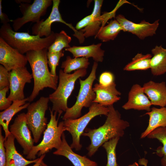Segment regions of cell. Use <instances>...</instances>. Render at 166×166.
<instances>
[{
    "label": "cell",
    "mask_w": 166,
    "mask_h": 166,
    "mask_svg": "<svg viewBox=\"0 0 166 166\" xmlns=\"http://www.w3.org/2000/svg\"><path fill=\"white\" fill-rule=\"evenodd\" d=\"M109 112L104 124L97 128H86L82 135L89 137L91 144L87 148L88 155L91 156L105 142L124 134V130L129 126L128 122L121 118V114L113 105L108 106Z\"/></svg>",
    "instance_id": "6da1fadb"
},
{
    "label": "cell",
    "mask_w": 166,
    "mask_h": 166,
    "mask_svg": "<svg viewBox=\"0 0 166 166\" xmlns=\"http://www.w3.org/2000/svg\"><path fill=\"white\" fill-rule=\"evenodd\" d=\"M47 50L48 49L45 48L31 51L26 53L34 80L33 91L28 97L29 102L33 101L44 88L48 87L55 90L57 87L59 77L53 76L49 70Z\"/></svg>",
    "instance_id": "7a4b0ae2"
},
{
    "label": "cell",
    "mask_w": 166,
    "mask_h": 166,
    "mask_svg": "<svg viewBox=\"0 0 166 166\" xmlns=\"http://www.w3.org/2000/svg\"><path fill=\"white\" fill-rule=\"evenodd\" d=\"M0 37L9 45L23 54L32 50L48 49L55 40V33L52 31L49 37L41 38L27 32L15 31L8 23L1 26Z\"/></svg>",
    "instance_id": "3957f363"
},
{
    "label": "cell",
    "mask_w": 166,
    "mask_h": 166,
    "mask_svg": "<svg viewBox=\"0 0 166 166\" xmlns=\"http://www.w3.org/2000/svg\"><path fill=\"white\" fill-rule=\"evenodd\" d=\"M86 74L85 69L77 70L71 74L65 73L62 70H60L58 86L49 97L52 104L51 110L53 112H55L58 113V118L68 108L67 101L74 89L76 81L80 77L85 76Z\"/></svg>",
    "instance_id": "277c9868"
},
{
    "label": "cell",
    "mask_w": 166,
    "mask_h": 166,
    "mask_svg": "<svg viewBox=\"0 0 166 166\" xmlns=\"http://www.w3.org/2000/svg\"><path fill=\"white\" fill-rule=\"evenodd\" d=\"M49 110L50 119L43 132V139L40 143L34 146L27 155L26 158L28 160H35L36 159V155L40 157L53 148L58 149L61 145L62 136L66 131L64 121L60 122L58 124L59 118L56 119L57 113L55 112L53 113L50 108Z\"/></svg>",
    "instance_id": "5b68a950"
},
{
    "label": "cell",
    "mask_w": 166,
    "mask_h": 166,
    "mask_svg": "<svg viewBox=\"0 0 166 166\" xmlns=\"http://www.w3.org/2000/svg\"><path fill=\"white\" fill-rule=\"evenodd\" d=\"M97 62H94L91 71L89 76L85 80L79 78L80 88L75 104L71 107L68 108L62 119H75L80 117L81 111L84 107L89 108L93 103L96 97L93 89L94 81L96 79V72Z\"/></svg>",
    "instance_id": "8992f818"
},
{
    "label": "cell",
    "mask_w": 166,
    "mask_h": 166,
    "mask_svg": "<svg viewBox=\"0 0 166 166\" xmlns=\"http://www.w3.org/2000/svg\"><path fill=\"white\" fill-rule=\"evenodd\" d=\"M109 110L108 107L93 103L89 108V112L81 117L75 119H67L64 121L66 131H68L72 137V143L70 146L76 151L81 149L82 147L80 143V138L86 126L91 120L96 116H107Z\"/></svg>",
    "instance_id": "52a82bcc"
},
{
    "label": "cell",
    "mask_w": 166,
    "mask_h": 166,
    "mask_svg": "<svg viewBox=\"0 0 166 166\" xmlns=\"http://www.w3.org/2000/svg\"><path fill=\"white\" fill-rule=\"evenodd\" d=\"M49 101V97H42L36 102L30 104L27 108L26 116L27 124L35 143L39 141L47 128V119L45 115Z\"/></svg>",
    "instance_id": "ba28073f"
},
{
    "label": "cell",
    "mask_w": 166,
    "mask_h": 166,
    "mask_svg": "<svg viewBox=\"0 0 166 166\" xmlns=\"http://www.w3.org/2000/svg\"><path fill=\"white\" fill-rule=\"evenodd\" d=\"M52 2L51 0H34L32 4H20L19 7L22 16L11 20L14 30L17 31L28 22L36 23L40 21L41 18L46 14L48 8Z\"/></svg>",
    "instance_id": "9c48e42d"
},
{
    "label": "cell",
    "mask_w": 166,
    "mask_h": 166,
    "mask_svg": "<svg viewBox=\"0 0 166 166\" xmlns=\"http://www.w3.org/2000/svg\"><path fill=\"white\" fill-rule=\"evenodd\" d=\"M53 6L51 12L49 17L45 20L41 19L35 23L32 27V34L33 35H38L42 38L49 36L52 33L51 25L55 22L62 23L69 27L74 32L73 36L78 40L81 39L83 35L79 31L77 30L71 24L68 23L62 18L59 10V6L60 2V0H53Z\"/></svg>",
    "instance_id": "30bf717a"
},
{
    "label": "cell",
    "mask_w": 166,
    "mask_h": 166,
    "mask_svg": "<svg viewBox=\"0 0 166 166\" xmlns=\"http://www.w3.org/2000/svg\"><path fill=\"white\" fill-rule=\"evenodd\" d=\"M9 130L23 148V154L28 155L34 146V142L27 124L25 113L17 115Z\"/></svg>",
    "instance_id": "8fae6325"
},
{
    "label": "cell",
    "mask_w": 166,
    "mask_h": 166,
    "mask_svg": "<svg viewBox=\"0 0 166 166\" xmlns=\"http://www.w3.org/2000/svg\"><path fill=\"white\" fill-rule=\"evenodd\" d=\"M33 78L32 74L26 66L12 70L9 72L10 93L7 97L12 101L24 99V89L26 83H30Z\"/></svg>",
    "instance_id": "7c38bea8"
},
{
    "label": "cell",
    "mask_w": 166,
    "mask_h": 166,
    "mask_svg": "<svg viewBox=\"0 0 166 166\" xmlns=\"http://www.w3.org/2000/svg\"><path fill=\"white\" fill-rule=\"evenodd\" d=\"M115 19L121 26L123 31L131 33L141 39L155 34L159 25V20H156L152 23L144 20L140 23H134L127 19L121 14L117 16Z\"/></svg>",
    "instance_id": "4fadbf2b"
},
{
    "label": "cell",
    "mask_w": 166,
    "mask_h": 166,
    "mask_svg": "<svg viewBox=\"0 0 166 166\" xmlns=\"http://www.w3.org/2000/svg\"><path fill=\"white\" fill-rule=\"evenodd\" d=\"M28 61L26 55L9 45L0 37V63L8 71L25 67Z\"/></svg>",
    "instance_id": "5bb4252c"
},
{
    "label": "cell",
    "mask_w": 166,
    "mask_h": 166,
    "mask_svg": "<svg viewBox=\"0 0 166 166\" xmlns=\"http://www.w3.org/2000/svg\"><path fill=\"white\" fill-rule=\"evenodd\" d=\"M103 0H94V6L91 14L92 19L89 24L79 31L83 34L85 38L97 35L101 27L105 26L109 19L115 18L116 10H113L110 12L105 13L101 15V9Z\"/></svg>",
    "instance_id": "9a60e30c"
},
{
    "label": "cell",
    "mask_w": 166,
    "mask_h": 166,
    "mask_svg": "<svg viewBox=\"0 0 166 166\" xmlns=\"http://www.w3.org/2000/svg\"><path fill=\"white\" fill-rule=\"evenodd\" d=\"M152 105L149 99L145 94L143 89L138 84L133 85L128 94V101L122 107L127 110L134 109L149 112Z\"/></svg>",
    "instance_id": "2e32d148"
},
{
    "label": "cell",
    "mask_w": 166,
    "mask_h": 166,
    "mask_svg": "<svg viewBox=\"0 0 166 166\" xmlns=\"http://www.w3.org/2000/svg\"><path fill=\"white\" fill-rule=\"evenodd\" d=\"M15 139L11 133L5 139L4 146L6 166H27L29 164L36 163L39 158L34 160H28L18 152L14 144Z\"/></svg>",
    "instance_id": "e0dca14e"
},
{
    "label": "cell",
    "mask_w": 166,
    "mask_h": 166,
    "mask_svg": "<svg viewBox=\"0 0 166 166\" xmlns=\"http://www.w3.org/2000/svg\"><path fill=\"white\" fill-rule=\"evenodd\" d=\"M93 89L96 94L93 103H97L103 106L113 105L121 98L119 96L121 93L116 89L115 82L107 86H103L96 83Z\"/></svg>",
    "instance_id": "ac0fdd59"
},
{
    "label": "cell",
    "mask_w": 166,
    "mask_h": 166,
    "mask_svg": "<svg viewBox=\"0 0 166 166\" xmlns=\"http://www.w3.org/2000/svg\"><path fill=\"white\" fill-rule=\"evenodd\" d=\"M143 91L152 105L166 106V84L165 82H156L152 81L144 84Z\"/></svg>",
    "instance_id": "d6986e66"
},
{
    "label": "cell",
    "mask_w": 166,
    "mask_h": 166,
    "mask_svg": "<svg viewBox=\"0 0 166 166\" xmlns=\"http://www.w3.org/2000/svg\"><path fill=\"white\" fill-rule=\"evenodd\" d=\"M61 146L54 152L53 154L64 156L69 160L74 166H97V164L85 156H82L74 153L67 143L64 133L62 136Z\"/></svg>",
    "instance_id": "ffe728a7"
},
{
    "label": "cell",
    "mask_w": 166,
    "mask_h": 166,
    "mask_svg": "<svg viewBox=\"0 0 166 166\" xmlns=\"http://www.w3.org/2000/svg\"><path fill=\"white\" fill-rule=\"evenodd\" d=\"M101 45L102 43H99L86 46H73L65 49V50L71 53L74 58L92 57L95 62H102L105 51L101 48Z\"/></svg>",
    "instance_id": "44dd1931"
},
{
    "label": "cell",
    "mask_w": 166,
    "mask_h": 166,
    "mask_svg": "<svg viewBox=\"0 0 166 166\" xmlns=\"http://www.w3.org/2000/svg\"><path fill=\"white\" fill-rule=\"evenodd\" d=\"M27 101H28V97L21 100L14 101L10 107L0 112V124L4 131L5 139L10 133L9 129V125L10 121L17 113L27 108L30 103H26Z\"/></svg>",
    "instance_id": "7402d4cb"
},
{
    "label": "cell",
    "mask_w": 166,
    "mask_h": 166,
    "mask_svg": "<svg viewBox=\"0 0 166 166\" xmlns=\"http://www.w3.org/2000/svg\"><path fill=\"white\" fill-rule=\"evenodd\" d=\"M145 115L149 116L148 125L145 130L141 134L140 138L147 137L151 132L160 127H166V107L157 108L153 107Z\"/></svg>",
    "instance_id": "603a6c76"
},
{
    "label": "cell",
    "mask_w": 166,
    "mask_h": 166,
    "mask_svg": "<svg viewBox=\"0 0 166 166\" xmlns=\"http://www.w3.org/2000/svg\"><path fill=\"white\" fill-rule=\"evenodd\" d=\"M153 54L150 61V68L154 76H159L166 72V49L161 45L156 46L151 50Z\"/></svg>",
    "instance_id": "cb8c5ba5"
},
{
    "label": "cell",
    "mask_w": 166,
    "mask_h": 166,
    "mask_svg": "<svg viewBox=\"0 0 166 166\" xmlns=\"http://www.w3.org/2000/svg\"><path fill=\"white\" fill-rule=\"evenodd\" d=\"M121 31L123 29L118 22L116 19L112 20L107 25L101 27L95 38L102 42L113 40Z\"/></svg>",
    "instance_id": "d4e9b609"
},
{
    "label": "cell",
    "mask_w": 166,
    "mask_h": 166,
    "mask_svg": "<svg viewBox=\"0 0 166 166\" xmlns=\"http://www.w3.org/2000/svg\"><path fill=\"white\" fill-rule=\"evenodd\" d=\"M150 139H156L162 144L156 150L157 155L162 158L161 164L162 166H166V127H160L156 128L147 136Z\"/></svg>",
    "instance_id": "484cf974"
},
{
    "label": "cell",
    "mask_w": 166,
    "mask_h": 166,
    "mask_svg": "<svg viewBox=\"0 0 166 166\" xmlns=\"http://www.w3.org/2000/svg\"><path fill=\"white\" fill-rule=\"evenodd\" d=\"M152 55L150 54L144 55L137 53L132 61L124 68V70L131 71L136 70H144L150 68V62Z\"/></svg>",
    "instance_id": "4316f807"
},
{
    "label": "cell",
    "mask_w": 166,
    "mask_h": 166,
    "mask_svg": "<svg viewBox=\"0 0 166 166\" xmlns=\"http://www.w3.org/2000/svg\"><path fill=\"white\" fill-rule=\"evenodd\" d=\"M89 64L88 58L84 57L72 58L67 56L66 60L62 62L61 68L63 69L64 73H70L73 71L87 69Z\"/></svg>",
    "instance_id": "83f0119b"
},
{
    "label": "cell",
    "mask_w": 166,
    "mask_h": 166,
    "mask_svg": "<svg viewBox=\"0 0 166 166\" xmlns=\"http://www.w3.org/2000/svg\"><path fill=\"white\" fill-rule=\"evenodd\" d=\"M71 41V37L64 30L59 33H55V39L53 42L48 48V52L52 53L59 52L64 48L71 47L69 43Z\"/></svg>",
    "instance_id": "f1b7e54d"
},
{
    "label": "cell",
    "mask_w": 166,
    "mask_h": 166,
    "mask_svg": "<svg viewBox=\"0 0 166 166\" xmlns=\"http://www.w3.org/2000/svg\"><path fill=\"white\" fill-rule=\"evenodd\" d=\"M120 138L116 137L112 139L102 145L105 149L107 154V162L106 166H117L116 148Z\"/></svg>",
    "instance_id": "f546056e"
},
{
    "label": "cell",
    "mask_w": 166,
    "mask_h": 166,
    "mask_svg": "<svg viewBox=\"0 0 166 166\" xmlns=\"http://www.w3.org/2000/svg\"><path fill=\"white\" fill-rule=\"evenodd\" d=\"M64 56V53L63 50L55 53L50 52L48 51V64L50 69L51 74L54 77L57 76L56 73V67L59 65L60 58Z\"/></svg>",
    "instance_id": "4dcf8cb0"
},
{
    "label": "cell",
    "mask_w": 166,
    "mask_h": 166,
    "mask_svg": "<svg viewBox=\"0 0 166 166\" xmlns=\"http://www.w3.org/2000/svg\"><path fill=\"white\" fill-rule=\"evenodd\" d=\"M99 84L103 86H109L114 82V76L111 72L105 71L101 74L99 79Z\"/></svg>",
    "instance_id": "1f68e13d"
},
{
    "label": "cell",
    "mask_w": 166,
    "mask_h": 166,
    "mask_svg": "<svg viewBox=\"0 0 166 166\" xmlns=\"http://www.w3.org/2000/svg\"><path fill=\"white\" fill-rule=\"evenodd\" d=\"M10 89L7 86L0 90V110H5L10 107L12 104L13 101L6 97V94Z\"/></svg>",
    "instance_id": "d6a6232c"
},
{
    "label": "cell",
    "mask_w": 166,
    "mask_h": 166,
    "mask_svg": "<svg viewBox=\"0 0 166 166\" xmlns=\"http://www.w3.org/2000/svg\"><path fill=\"white\" fill-rule=\"evenodd\" d=\"M9 72L3 65H0V90L10 86Z\"/></svg>",
    "instance_id": "836d02e7"
},
{
    "label": "cell",
    "mask_w": 166,
    "mask_h": 166,
    "mask_svg": "<svg viewBox=\"0 0 166 166\" xmlns=\"http://www.w3.org/2000/svg\"><path fill=\"white\" fill-rule=\"evenodd\" d=\"M5 137L2 133V128L0 127V166H6L5 149L4 146Z\"/></svg>",
    "instance_id": "e575fe53"
},
{
    "label": "cell",
    "mask_w": 166,
    "mask_h": 166,
    "mask_svg": "<svg viewBox=\"0 0 166 166\" xmlns=\"http://www.w3.org/2000/svg\"><path fill=\"white\" fill-rule=\"evenodd\" d=\"M92 16L91 14L85 17L79 21L76 24L75 29L79 30L88 26L92 21Z\"/></svg>",
    "instance_id": "d590c367"
},
{
    "label": "cell",
    "mask_w": 166,
    "mask_h": 166,
    "mask_svg": "<svg viewBox=\"0 0 166 166\" xmlns=\"http://www.w3.org/2000/svg\"><path fill=\"white\" fill-rule=\"evenodd\" d=\"M0 19L1 22L2 24L8 23L11 21L8 16L2 12V0H0Z\"/></svg>",
    "instance_id": "8d00e7d4"
},
{
    "label": "cell",
    "mask_w": 166,
    "mask_h": 166,
    "mask_svg": "<svg viewBox=\"0 0 166 166\" xmlns=\"http://www.w3.org/2000/svg\"><path fill=\"white\" fill-rule=\"evenodd\" d=\"M45 156V154L42 155L39 158L38 161L36 163H34V165L31 166H47L43 161Z\"/></svg>",
    "instance_id": "74e56055"
},
{
    "label": "cell",
    "mask_w": 166,
    "mask_h": 166,
    "mask_svg": "<svg viewBox=\"0 0 166 166\" xmlns=\"http://www.w3.org/2000/svg\"><path fill=\"white\" fill-rule=\"evenodd\" d=\"M148 161L144 158L140 159L139 160V163L141 165L144 166H147Z\"/></svg>",
    "instance_id": "f35d334b"
},
{
    "label": "cell",
    "mask_w": 166,
    "mask_h": 166,
    "mask_svg": "<svg viewBox=\"0 0 166 166\" xmlns=\"http://www.w3.org/2000/svg\"><path fill=\"white\" fill-rule=\"evenodd\" d=\"M31 1L30 0H15V2L17 3L21 4L23 3H30L31 2Z\"/></svg>",
    "instance_id": "ab89813d"
},
{
    "label": "cell",
    "mask_w": 166,
    "mask_h": 166,
    "mask_svg": "<svg viewBox=\"0 0 166 166\" xmlns=\"http://www.w3.org/2000/svg\"><path fill=\"white\" fill-rule=\"evenodd\" d=\"M128 166H139V164L136 162H135L131 164H130Z\"/></svg>",
    "instance_id": "60d3db41"
}]
</instances>
